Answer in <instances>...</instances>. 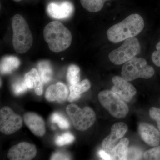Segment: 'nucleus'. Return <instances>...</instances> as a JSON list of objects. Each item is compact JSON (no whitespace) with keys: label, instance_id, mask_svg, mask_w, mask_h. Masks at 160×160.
<instances>
[{"label":"nucleus","instance_id":"obj_31","mask_svg":"<svg viewBox=\"0 0 160 160\" xmlns=\"http://www.w3.org/2000/svg\"><path fill=\"white\" fill-rule=\"evenodd\" d=\"M98 154L100 157L102 158L103 160H111L110 155L106 152L103 149L99 151Z\"/></svg>","mask_w":160,"mask_h":160},{"label":"nucleus","instance_id":"obj_13","mask_svg":"<svg viewBox=\"0 0 160 160\" xmlns=\"http://www.w3.org/2000/svg\"><path fill=\"white\" fill-rule=\"evenodd\" d=\"M23 120L26 126L33 134L42 137L46 133L45 121L42 117L33 112H26L24 115Z\"/></svg>","mask_w":160,"mask_h":160},{"label":"nucleus","instance_id":"obj_27","mask_svg":"<svg viewBox=\"0 0 160 160\" xmlns=\"http://www.w3.org/2000/svg\"><path fill=\"white\" fill-rule=\"evenodd\" d=\"M142 152L136 147H131L128 149L127 159H138L142 156Z\"/></svg>","mask_w":160,"mask_h":160},{"label":"nucleus","instance_id":"obj_3","mask_svg":"<svg viewBox=\"0 0 160 160\" xmlns=\"http://www.w3.org/2000/svg\"><path fill=\"white\" fill-rule=\"evenodd\" d=\"M12 45L17 52L26 53L32 46L33 37L29 25L22 15L16 14L12 21Z\"/></svg>","mask_w":160,"mask_h":160},{"label":"nucleus","instance_id":"obj_33","mask_svg":"<svg viewBox=\"0 0 160 160\" xmlns=\"http://www.w3.org/2000/svg\"><path fill=\"white\" fill-rule=\"evenodd\" d=\"M13 1H15V2H19L22 1V0H13Z\"/></svg>","mask_w":160,"mask_h":160},{"label":"nucleus","instance_id":"obj_23","mask_svg":"<svg viewBox=\"0 0 160 160\" xmlns=\"http://www.w3.org/2000/svg\"><path fill=\"white\" fill-rule=\"evenodd\" d=\"M52 122L58 124L60 129H65L69 128L70 124L66 118L58 112H54L51 116Z\"/></svg>","mask_w":160,"mask_h":160},{"label":"nucleus","instance_id":"obj_25","mask_svg":"<svg viewBox=\"0 0 160 160\" xmlns=\"http://www.w3.org/2000/svg\"><path fill=\"white\" fill-rule=\"evenodd\" d=\"M28 87L25 80H19L15 82L12 85L13 92L16 95L22 94L26 91Z\"/></svg>","mask_w":160,"mask_h":160},{"label":"nucleus","instance_id":"obj_6","mask_svg":"<svg viewBox=\"0 0 160 160\" xmlns=\"http://www.w3.org/2000/svg\"><path fill=\"white\" fill-rule=\"evenodd\" d=\"M98 98L101 105L117 118H124L129 113V107L125 101L111 90L101 92Z\"/></svg>","mask_w":160,"mask_h":160},{"label":"nucleus","instance_id":"obj_28","mask_svg":"<svg viewBox=\"0 0 160 160\" xmlns=\"http://www.w3.org/2000/svg\"><path fill=\"white\" fill-rule=\"evenodd\" d=\"M157 51L153 52L152 54V62L158 67H160V41L156 46Z\"/></svg>","mask_w":160,"mask_h":160},{"label":"nucleus","instance_id":"obj_18","mask_svg":"<svg viewBox=\"0 0 160 160\" xmlns=\"http://www.w3.org/2000/svg\"><path fill=\"white\" fill-rule=\"evenodd\" d=\"M129 140L126 138L122 139L112 150L111 160H126L129 149Z\"/></svg>","mask_w":160,"mask_h":160},{"label":"nucleus","instance_id":"obj_24","mask_svg":"<svg viewBox=\"0 0 160 160\" xmlns=\"http://www.w3.org/2000/svg\"><path fill=\"white\" fill-rule=\"evenodd\" d=\"M74 140V137L73 135L70 132H66L58 136L55 142L57 146H62L71 144Z\"/></svg>","mask_w":160,"mask_h":160},{"label":"nucleus","instance_id":"obj_16","mask_svg":"<svg viewBox=\"0 0 160 160\" xmlns=\"http://www.w3.org/2000/svg\"><path fill=\"white\" fill-rule=\"evenodd\" d=\"M24 80L28 88L34 89L35 92L38 96L42 94L43 83L36 69H32L26 73L24 77Z\"/></svg>","mask_w":160,"mask_h":160},{"label":"nucleus","instance_id":"obj_29","mask_svg":"<svg viewBox=\"0 0 160 160\" xmlns=\"http://www.w3.org/2000/svg\"><path fill=\"white\" fill-rule=\"evenodd\" d=\"M149 114L152 119L157 122H160V109L156 107H151L149 109Z\"/></svg>","mask_w":160,"mask_h":160},{"label":"nucleus","instance_id":"obj_14","mask_svg":"<svg viewBox=\"0 0 160 160\" xmlns=\"http://www.w3.org/2000/svg\"><path fill=\"white\" fill-rule=\"evenodd\" d=\"M138 132L142 139L149 146L155 147L160 144V132L152 125L140 123Z\"/></svg>","mask_w":160,"mask_h":160},{"label":"nucleus","instance_id":"obj_19","mask_svg":"<svg viewBox=\"0 0 160 160\" xmlns=\"http://www.w3.org/2000/svg\"><path fill=\"white\" fill-rule=\"evenodd\" d=\"M20 61L18 58L12 56H6L1 61L0 70L1 74H6L11 73L18 68Z\"/></svg>","mask_w":160,"mask_h":160},{"label":"nucleus","instance_id":"obj_30","mask_svg":"<svg viewBox=\"0 0 160 160\" xmlns=\"http://www.w3.org/2000/svg\"><path fill=\"white\" fill-rule=\"evenodd\" d=\"M52 160H70V158L69 155L62 152H55L52 155L50 159Z\"/></svg>","mask_w":160,"mask_h":160},{"label":"nucleus","instance_id":"obj_15","mask_svg":"<svg viewBox=\"0 0 160 160\" xmlns=\"http://www.w3.org/2000/svg\"><path fill=\"white\" fill-rule=\"evenodd\" d=\"M69 95V90L65 84L58 82L47 88L45 93L46 99L49 102L57 101L62 103L66 101Z\"/></svg>","mask_w":160,"mask_h":160},{"label":"nucleus","instance_id":"obj_26","mask_svg":"<svg viewBox=\"0 0 160 160\" xmlns=\"http://www.w3.org/2000/svg\"><path fill=\"white\" fill-rule=\"evenodd\" d=\"M144 156L146 160H160V146L147 150L144 153Z\"/></svg>","mask_w":160,"mask_h":160},{"label":"nucleus","instance_id":"obj_22","mask_svg":"<svg viewBox=\"0 0 160 160\" xmlns=\"http://www.w3.org/2000/svg\"><path fill=\"white\" fill-rule=\"evenodd\" d=\"M67 79L70 85L78 83L80 80V69L77 65H70L67 71Z\"/></svg>","mask_w":160,"mask_h":160},{"label":"nucleus","instance_id":"obj_10","mask_svg":"<svg viewBox=\"0 0 160 160\" xmlns=\"http://www.w3.org/2000/svg\"><path fill=\"white\" fill-rule=\"evenodd\" d=\"M128 130V126L124 122L115 123L111 127V132L103 140L102 148L107 153L110 154L112 150L119 140L124 137Z\"/></svg>","mask_w":160,"mask_h":160},{"label":"nucleus","instance_id":"obj_8","mask_svg":"<svg viewBox=\"0 0 160 160\" xmlns=\"http://www.w3.org/2000/svg\"><path fill=\"white\" fill-rule=\"evenodd\" d=\"M23 125V119L10 107H3L0 110V131L3 134H13Z\"/></svg>","mask_w":160,"mask_h":160},{"label":"nucleus","instance_id":"obj_9","mask_svg":"<svg viewBox=\"0 0 160 160\" xmlns=\"http://www.w3.org/2000/svg\"><path fill=\"white\" fill-rule=\"evenodd\" d=\"M37 153L34 144L22 142L12 146L8 151V158L11 160H31Z\"/></svg>","mask_w":160,"mask_h":160},{"label":"nucleus","instance_id":"obj_21","mask_svg":"<svg viewBox=\"0 0 160 160\" xmlns=\"http://www.w3.org/2000/svg\"><path fill=\"white\" fill-rule=\"evenodd\" d=\"M81 5L86 10L96 12L102 9L105 2L108 0H80Z\"/></svg>","mask_w":160,"mask_h":160},{"label":"nucleus","instance_id":"obj_4","mask_svg":"<svg viewBox=\"0 0 160 160\" xmlns=\"http://www.w3.org/2000/svg\"><path fill=\"white\" fill-rule=\"evenodd\" d=\"M154 69L142 58H133L125 63L122 69V77L128 81L138 78L149 79L154 74Z\"/></svg>","mask_w":160,"mask_h":160},{"label":"nucleus","instance_id":"obj_20","mask_svg":"<svg viewBox=\"0 0 160 160\" xmlns=\"http://www.w3.org/2000/svg\"><path fill=\"white\" fill-rule=\"evenodd\" d=\"M38 67L43 83L46 84L50 82L52 78V69L49 61L44 60L39 62Z\"/></svg>","mask_w":160,"mask_h":160},{"label":"nucleus","instance_id":"obj_5","mask_svg":"<svg viewBox=\"0 0 160 160\" xmlns=\"http://www.w3.org/2000/svg\"><path fill=\"white\" fill-rule=\"evenodd\" d=\"M66 112L77 130L82 131L87 130L95 122V113L89 106L81 109L75 104H70L66 107Z\"/></svg>","mask_w":160,"mask_h":160},{"label":"nucleus","instance_id":"obj_11","mask_svg":"<svg viewBox=\"0 0 160 160\" xmlns=\"http://www.w3.org/2000/svg\"><path fill=\"white\" fill-rule=\"evenodd\" d=\"M112 82L113 86L111 91L125 102H130L136 94V89L134 86L122 77L115 76L112 78Z\"/></svg>","mask_w":160,"mask_h":160},{"label":"nucleus","instance_id":"obj_17","mask_svg":"<svg viewBox=\"0 0 160 160\" xmlns=\"http://www.w3.org/2000/svg\"><path fill=\"white\" fill-rule=\"evenodd\" d=\"M91 87L89 80L85 79L69 87V94L68 100L70 102L78 100L81 94L88 91Z\"/></svg>","mask_w":160,"mask_h":160},{"label":"nucleus","instance_id":"obj_32","mask_svg":"<svg viewBox=\"0 0 160 160\" xmlns=\"http://www.w3.org/2000/svg\"><path fill=\"white\" fill-rule=\"evenodd\" d=\"M157 124L158 128L159 130L160 131V122H158Z\"/></svg>","mask_w":160,"mask_h":160},{"label":"nucleus","instance_id":"obj_1","mask_svg":"<svg viewBox=\"0 0 160 160\" xmlns=\"http://www.w3.org/2000/svg\"><path fill=\"white\" fill-rule=\"evenodd\" d=\"M145 26L143 18L138 14H132L122 22L110 27L107 31V38L111 42L116 43L139 34Z\"/></svg>","mask_w":160,"mask_h":160},{"label":"nucleus","instance_id":"obj_2","mask_svg":"<svg viewBox=\"0 0 160 160\" xmlns=\"http://www.w3.org/2000/svg\"><path fill=\"white\" fill-rule=\"evenodd\" d=\"M43 34L49 49L53 52L66 50L70 46L72 41V36L69 29L58 21L48 23L44 28Z\"/></svg>","mask_w":160,"mask_h":160},{"label":"nucleus","instance_id":"obj_7","mask_svg":"<svg viewBox=\"0 0 160 160\" xmlns=\"http://www.w3.org/2000/svg\"><path fill=\"white\" fill-rule=\"evenodd\" d=\"M141 51V46L137 38H129L125 40L122 45L111 52L109 59L115 65H122L131 59Z\"/></svg>","mask_w":160,"mask_h":160},{"label":"nucleus","instance_id":"obj_12","mask_svg":"<svg viewBox=\"0 0 160 160\" xmlns=\"http://www.w3.org/2000/svg\"><path fill=\"white\" fill-rule=\"evenodd\" d=\"M74 6L70 2L50 3L47 7L48 14L57 19H65L70 17L74 12Z\"/></svg>","mask_w":160,"mask_h":160}]
</instances>
